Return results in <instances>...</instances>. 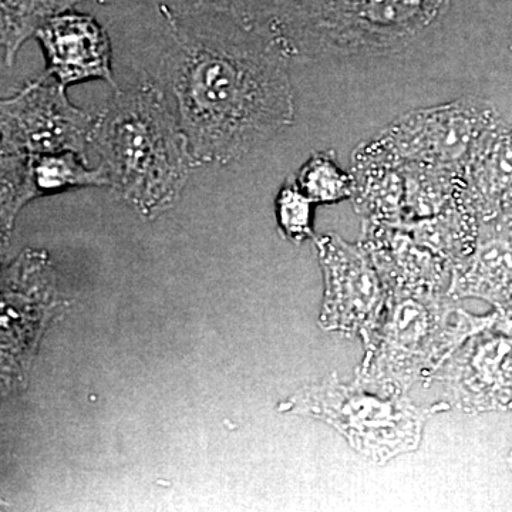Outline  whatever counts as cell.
<instances>
[{
	"mask_svg": "<svg viewBox=\"0 0 512 512\" xmlns=\"http://www.w3.org/2000/svg\"><path fill=\"white\" fill-rule=\"evenodd\" d=\"M161 18L171 42L153 83L197 164L238 160L291 124L286 45L278 36L228 20Z\"/></svg>",
	"mask_w": 512,
	"mask_h": 512,
	"instance_id": "obj_1",
	"label": "cell"
},
{
	"mask_svg": "<svg viewBox=\"0 0 512 512\" xmlns=\"http://www.w3.org/2000/svg\"><path fill=\"white\" fill-rule=\"evenodd\" d=\"M90 146L109 185L143 214L168 207L197 164L170 101L153 82L114 90L94 117Z\"/></svg>",
	"mask_w": 512,
	"mask_h": 512,
	"instance_id": "obj_2",
	"label": "cell"
},
{
	"mask_svg": "<svg viewBox=\"0 0 512 512\" xmlns=\"http://www.w3.org/2000/svg\"><path fill=\"white\" fill-rule=\"evenodd\" d=\"M495 313L474 316L450 293H390L382 315L362 336L365 359L356 382L379 393L406 394L433 379L471 336L491 328Z\"/></svg>",
	"mask_w": 512,
	"mask_h": 512,
	"instance_id": "obj_3",
	"label": "cell"
},
{
	"mask_svg": "<svg viewBox=\"0 0 512 512\" xmlns=\"http://www.w3.org/2000/svg\"><path fill=\"white\" fill-rule=\"evenodd\" d=\"M281 409L325 421L357 453L386 464L419 448L430 414L440 407L417 406L406 394L379 393L332 377L305 387Z\"/></svg>",
	"mask_w": 512,
	"mask_h": 512,
	"instance_id": "obj_4",
	"label": "cell"
},
{
	"mask_svg": "<svg viewBox=\"0 0 512 512\" xmlns=\"http://www.w3.org/2000/svg\"><path fill=\"white\" fill-rule=\"evenodd\" d=\"M448 0H282L278 28L293 40L389 43L412 36L439 18Z\"/></svg>",
	"mask_w": 512,
	"mask_h": 512,
	"instance_id": "obj_5",
	"label": "cell"
},
{
	"mask_svg": "<svg viewBox=\"0 0 512 512\" xmlns=\"http://www.w3.org/2000/svg\"><path fill=\"white\" fill-rule=\"evenodd\" d=\"M93 126L94 117L70 103L66 87L43 76L0 103L2 156L72 151L86 157Z\"/></svg>",
	"mask_w": 512,
	"mask_h": 512,
	"instance_id": "obj_6",
	"label": "cell"
},
{
	"mask_svg": "<svg viewBox=\"0 0 512 512\" xmlns=\"http://www.w3.org/2000/svg\"><path fill=\"white\" fill-rule=\"evenodd\" d=\"M316 247L326 284L320 323L343 335H365L389 298L372 259L335 235L320 237Z\"/></svg>",
	"mask_w": 512,
	"mask_h": 512,
	"instance_id": "obj_7",
	"label": "cell"
},
{
	"mask_svg": "<svg viewBox=\"0 0 512 512\" xmlns=\"http://www.w3.org/2000/svg\"><path fill=\"white\" fill-rule=\"evenodd\" d=\"M433 379L450 406L466 413L512 412V338L481 330L451 355Z\"/></svg>",
	"mask_w": 512,
	"mask_h": 512,
	"instance_id": "obj_8",
	"label": "cell"
},
{
	"mask_svg": "<svg viewBox=\"0 0 512 512\" xmlns=\"http://www.w3.org/2000/svg\"><path fill=\"white\" fill-rule=\"evenodd\" d=\"M35 37L47 60L45 76L67 87L103 80L114 90L110 37L93 16L70 9L47 19Z\"/></svg>",
	"mask_w": 512,
	"mask_h": 512,
	"instance_id": "obj_9",
	"label": "cell"
},
{
	"mask_svg": "<svg viewBox=\"0 0 512 512\" xmlns=\"http://www.w3.org/2000/svg\"><path fill=\"white\" fill-rule=\"evenodd\" d=\"M3 232L12 228L18 211L33 198L67 188L107 185L103 168H90L89 161L72 151L50 154L2 156Z\"/></svg>",
	"mask_w": 512,
	"mask_h": 512,
	"instance_id": "obj_10",
	"label": "cell"
},
{
	"mask_svg": "<svg viewBox=\"0 0 512 512\" xmlns=\"http://www.w3.org/2000/svg\"><path fill=\"white\" fill-rule=\"evenodd\" d=\"M451 296L478 298L495 308L512 303V232L491 228L483 232L474 256L453 271Z\"/></svg>",
	"mask_w": 512,
	"mask_h": 512,
	"instance_id": "obj_11",
	"label": "cell"
},
{
	"mask_svg": "<svg viewBox=\"0 0 512 512\" xmlns=\"http://www.w3.org/2000/svg\"><path fill=\"white\" fill-rule=\"evenodd\" d=\"M158 13L171 19H220L248 30L274 32L281 0H156Z\"/></svg>",
	"mask_w": 512,
	"mask_h": 512,
	"instance_id": "obj_12",
	"label": "cell"
},
{
	"mask_svg": "<svg viewBox=\"0 0 512 512\" xmlns=\"http://www.w3.org/2000/svg\"><path fill=\"white\" fill-rule=\"evenodd\" d=\"M2 5L3 60L12 66L20 47L52 16L73 9L86 0H0Z\"/></svg>",
	"mask_w": 512,
	"mask_h": 512,
	"instance_id": "obj_13",
	"label": "cell"
},
{
	"mask_svg": "<svg viewBox=\"0 0 512 512\" xmlns=\"http://www.w3.org/2000/svg\"><path fill=\"white\" fill-rule=\"evenodd\" d=\"M299 190L312 202L330 204L350 195L348 175L342 173L326 154H316L298 175Z\"/></svg>",
	"mask_w": 512,
	"mask_h": 512,
	"instance_id": "obj_14",
	"label": "cell"
},
{
	"mask_svg": "<svg viewBox=\"0 0 512 512\" xmlns=\"http://www.w3.org/2000/svg\"><path fill=\"white\" fill-rule=\"evenodd\" d=\"M311 204L298 185H285L276 200V212L282 231L295 242L312 237Z\"/></svg>",
	"mask_w": 512,
	"mask_h": 512,
	"instance_id": "obj_15",
	"label": "cell"
},
{
	"mask_svg": "<svg viewBox=\"0 0 512 512\" xmlns=\"http://www.w3.org/2000/svg\"><path fill=\"white\" fill-rule=\"evenodd\" d=\"M493 329L503 333V335L508 336V338H512V303L497 309Z\"/></svg>",
	"mask_w": 512,
	"mask_h": 512,
	"instance_id": "obj_16",
	"label": "cell"
},
{
	"mask_svg": "<svg viewBox=\"0 0 512 512\" xmlns=\"http://www.w3.org/2000/svg\"><path fill=\"white\" fill-rule=\"evenodd\" d=\"M97 2L101 3V5H109L111 2H117V0H97ZM148 2H156V0H148Z\"/></svg>",
	"mask_w": 512,
	"mask_h": 512,
	"instance_id": "obj_17",
	"label": "cell"
}]
</instances>
